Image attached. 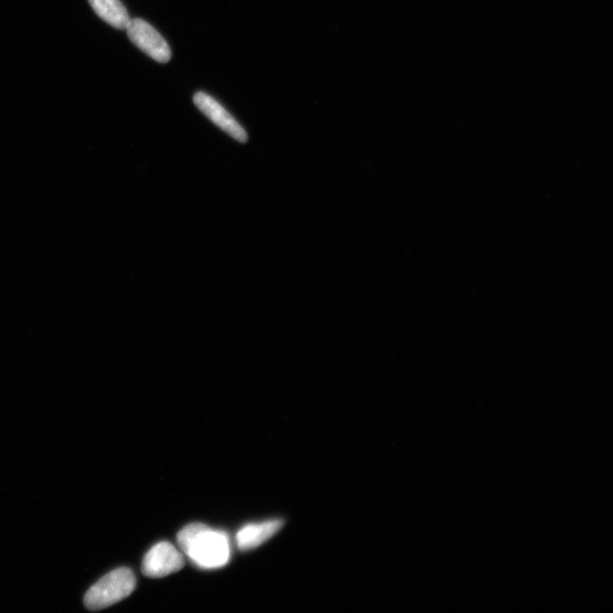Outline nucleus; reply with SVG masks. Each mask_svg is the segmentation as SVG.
I'll return each mask as SVG.
<instances>
[{
	"label": "nucleus",
	"instance_id": "39448f33",
	"mask_svg": "<svg viewBox=\"0 0 613 613\" xmlns=\"http://www.w3.org/2000/svg\"><path fill=\"white\" fill-rule=\"evenodd\" d=\"M193 103L201 113H204L218 128L228 133L230 137L245 144L248 140L247 132L241 127L239 122L234 119L226 109L213 97L205 92H197L193 96Z\"/></svg>",
	"mask_w": 613,
	"mask_h": 613
},
{
	"label": "nucleus",
	"instance_id": "423d86ee",
	"mask_svg": "<svg viewBox=\"0 0 613 613\" xmlns=\"http://www.w3.org/2000/svg\"><path fill=\"white\" fill-rule=\"evenodd\" d=\"M284 522L281 519L266 520L263 523L243 526L235 536V543L241 551L255 550L280 532Z\"/></svg>",
	"mask_w": 613,
	"mask_h": 613
},
{
	"label": "nucleus",
	"instance_id": "7ed1b4c3",
	"mask_svg": "<svg viewBox=\"0 0 613 613\" xmlns=\"http://www.w3.org/2000/svg\"><path fill=\"white\" fill-rule=\"evenodd\" d=\"M127 31L132 44L153 60L159 63L171 61V48L153 25L141 19H133L130 20Z\"/></svg>",
	"mask_w": 613,
	"mask_h": 613
},
{
	"label": "nucleus",
	"instance_id": "f03ea898",
	"mask_svg": "<svg viewBox=\"0 0 613 613\" xmlns=\"http://www.w3.org/2000/svg\"><path fill=\"white\" fill-rule=\"evenodd\" d=\"M137 586V579L129 568H119L104 576L87 592L85 606L89 610H103L129 598Z\"/></svg>",
	"mask_w": 613,
	"mask_h": 613
},
{
	"label": "nucleus",
	"instance_id": "0eeeda50",
	"mask_svg": "<svg viewBox=\"0 0 613 613\" xmlns=\"http://www.w3.org/2000/svg\"><path fill=\"white\" fill-rule=\"evenodd\" d=\"M100 19L117 30H127L130 16L121 0H89Z\"/></svg>",
	"mask_w": 613,
	"mask_h": 613
},
{
	"label": "nucleus",
	"instance_id": "f257e3e1",
	"mask_svg": "<svg viewBox=\"0 0 613 613\" xmlns=\"http://www.w3.org/2000/svg\"><path fill=\"white\" fill-rule=\"evenodd\" d=\"M179 547L201 569H220L231 560V541L228 534L200 523L181 529Z\"/></svg>",
	"mask_w": 613,
	"mask_h": 613
},
{
	"label": "nucleus",
	"instance_id": "20e7f679",
	"mask_svg": "<svg viewBox=\"0 0 613 613\" xmlns=\"http://www.w3.org/2000/svg\"><path fill=\"white\" fill-rule=\"evenodd\" d=\"M183 567V553L170 542L154 545L142 561V571L150 578H163L178 573Z\"/></svg>",
	"mask_w": 613,
	"mask_h": 613
}]
</instances>
